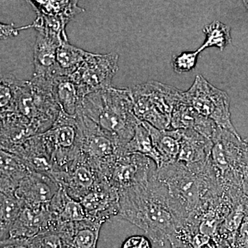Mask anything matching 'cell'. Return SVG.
<instances>
[{
    "mask_svg": "<svg viewBox=\"0 0 248 248\" xmlns=\"http://www.w3.org/2000/svg\"><path fill=\"white\" fill-rule=\"evenodd\" d=\"M234 248H248V208L235 241Z\"/></svg>",
    "mask_w": 248,
    "mask_h": 248,
    "instance_id": "obj_32",
    "label": "cell"
},
{
    "mask_svg": "<svg viewBox=\"0 0 248 248\" xmlns=\"http://www.w3.org/2000/svg\"><path fill=\"white\" fill-rule=\"evenodd\" d=\"M183 101L219 128L240 137L231 121L229 96L199 75L190 89L183 93ZM241 138V137H240Z\"/></svg>",
    "mask_w": 248,
    "mask_h": 248,
    "instance_id": "obj_8",
    "label": "cell"
},
{
    "mask_svg": "<svg viewBox=\"0 0 248 248\" xmlns=\"http://www.w3.org/2000/svg\"><path fill=\"white\" fill-rule=\"evenodd\" d=\"M118 62L117 53L101 55L91 53L71 78L86 97L91 93L112 87L111 82L119 70Z\"/></svg>",
    "mask_w": 248,
    "mask_h": 248,
    "instance_id": "obj_11",
    "label": "cell"
},
{
    "mask_svg": "<svg viewBox=\"0 0 248 248\" xmlns=\"http://www.w3.org/2000/svg\"><path fill=\"white\" fill-rule=\"evenodd\" d=\"M53 81L34 77L30 81L18 79L12 105L0 114L1 133L13 141H22L51 128L61 111Z\"/></svg>",
    "mask_w": 248,
    "mask_h": 248,
    "instance_id": "obj_2",
    "label": "cell"
},
{
    "mask_svg": "<svg viewBox=\"0 0 248 248\" xmlns=\"http://www.w3.org/2000/svg\"><path fill=\"white\" fill-rule=\"evenodd\" d=\"M141 123L151 135L155 149L162 159L163 167L177 161L180 151L179 130H160L146 122Z\"/></svg>",
    "mask_w": 248,
    "mask_h": 248,
    "instance_id": "obj_20",
    "label": "cell"
},
{
    "mask_svg": "<svg viewBox=\"0 0 248 248\" xmlns=\"http://www.w3.org/2000/svg\"><path fill=\"white\" fill-rule=\"evenodd\" d=\"M155 173L146 183L119 192V216L143 230L155 244L164 246L187 217Z\"/></svg>",
    "mask_w": 248,
    "mask_h": 248,
    "instance_id": "obj_1",
    "label": "cell"
},
{
    "mask_svg": "<svg viewBox=\"0 0 248 248\" xmlns=\"http://www.w3.org/2000/svg\"><path fill=\"white\" fill-rule=\"evenodd\" d=\"M48 204L41 205L23 204L21 213L13 225L7 239L31 240L58 224V222L49 210Z\"/></svg>",
    "mask_w": 248,
    "mask_h": 248,
    "instance_id": "obj_14",
    "label": "cell"
},
{
    "mask_svg": "<svg viewBox=\"0 0 248 248\" xmlns=\"http://www.w3.org/2000/svg\"><path fill=\"white\" fill-rule=\"evenodd\" d=\"M18 79L12 74L1 77L0 83V112L9 110L14 102Z\"/></svg>",
    "mask_w": 248,
    "mask_h": 248,
    "instance_id": "obj_29",
    "label": "cell"
},
{
    "mask_svg": "<svg viewBox=\"0 0 248 248\" xmlns=\"http://www.w3.org/2000/svg\"><path fill=\"white\" fill-rule=\"evenodd\" d=\"M53 91L62 112L70 116L78 115L85 97L71 76L55 78L53 81Z\"/></svg>",
    "mask_w": 248,
    "mask_h": 248,
    "instance_id": "obj_19",
    "label": "cell"
},
{
    "mask_svg": "<svg viewBox=\"0 0 248 248\" xmlns=\"http://www.w3.org/2000/svg\"><path fill=\"white\" fill-rule=\"evenodd\" d=\"M73 223H58L30 240V248H68Z\"/></svg>",
    "mask_w": 248,
    "mask_h": 248,
    "instance_id": "obj_23",
    "label": "cell"
},
{
    "mask_svg": "<svg viewBox=\"0 0 248 248\" xmlns=\"http://www.w3.org/2000/svg\"><path fill=\"white\" fill-rule=\"evenodd\" d=\"M154 161L141 154H122L102 174L119 192L144 184L154 174Z\"/></svg>",
    "mask_w": 248,
    "mask_h": 248,
    "instance_id": "obj_10",
    "label": "cell"
},
{
    "mask_svg": "<svg viewBox=\"0 0 248 248\" xmlns=\"http://www.w3.org/2000/svg\"><path fill=\"white\" fill-rule=\"evenodd\" d=\"M0 239L4 241L8 239L9 232L21 213L23 204L16 197H9L3 194H0Z\"/></svg>",
    "mask_w": 248,
    "mask_h": 248,
    "instance_id": "obj_27",
    "label": "cell"
},
{
    "mask_svg": "<svg viewBox=\"0 0 248 248\" xmlns=\"http://www.w3.org/2000/svg\"><path fill=\"white\" fill-rule=\"evenodd\" d=\"M0 248H30V240L7 239L1 241Z\"/></svg>",
    "mask_w": 248,
    "mask_h": 248,
    "instance_id": "obj_33",
    "label": "cell"
},
{
    "mask_svg": "<svg viewBox=\"0 0 248 248\" xmlns=\"http://www.w3.org/2000/svg\"><path fill=\"white\" fill-rule=\"evenodd\" d=\"M180 151L177 161L186 165L203 162L210 159L213 143L192 129L179 130Z\"/></svg>",
    "mask_w": 248,
    "mask_h": 248,
    "instance_id": "obj_18",
    "label": "cell"
},
{
    "mask_svg": "<svg viewBox=\"0 0 248 248\" xmlns=\"http://www.w3.org/2000/svg\"><path fill=\"white\" fill-rule=\"evenodd\" d=\"M200 52H183L177 55H174L172 59V66L178 74L187 73L192 71L197 65V59Z\"/></svg>",
    "mask_w": 248,
    "mask_h": 248,
    "instance_id": "obj_30",
    "label": "cell"
},
{
    "mask_svg": "<svg viewBox=\"0 0 248 248\" xmlns=\"http://www.w3.org/2000/svg\"><path fill=\"white\" fill-rule=\"evenodd\" d=\"M43 135L51 154L53 172L66 169L81 154L82 132L78 115L60 111L53 126Z\"/></svg>",
    "mask_w": 248,
    "mask_h": 248,
    "instance_id": "obj_7",
    "label": "cell"
},
{
    "mask_svg": "<svg viewBox=\"0 0 248 248\" xmlns=\"http://www.w3.org/2000/svg\"><path fill=\"white\" fill-rule=\"evenodd\" d=\"M35 9L36 14L59 16L73 19L77 15L84 12L77 1H28Z\"/></svg>",
    "mask_w": 248,
    "mask_h": 248,
    "instance_id": "obj_25",
    "label": "cell"
},
{
    "mask_svg": "<svg viewBox=\"0 0 248 248\" xmlns=\"http://www.w3.org/2000/svg\"><path fill=\"white\" fill-rule=\"evenodd\" d=\"M19 27H14V24H0V36L1 40H6L11 37H16L19 35Z\"/></svg>",
    "mask_w": 248,
    "mask_h": 248,
    "instance_id": "obj_34",
    "label": "cell"
},
{
    "mask_svg": "<svg viewBox=\"0 0 248 248\" xmlns=\"http://www.w3.org/2000/svg\"><path fill=\"white\" fill-rule=\"evenodd\" d=\"M86 219H89L87 213L81 202L73 200L66 194L58 216V223H76Z\"/></svg>",
    "mask_w": 248,
    "mask_h": 248,
    "instance_id": "obj_28",
    "label": "cell"
},
{
    "mask_svg": "<svg viewBox=\"0 0 248 248\" xmlns=\"http://www.w3.org/2000/svg\"><path fill=\"white\" fill-rule=\"evenodd\" d=\"M205 35V42L201 46L198 51H203L210 47H217L223 50L232 42L231 28L218 20H215L205 26L203 29Z\"/></svg>",
    "mask_w": 248,
    "mask_h": 248,
    "instance_id": "obj_26",
    "label": "cell"
},
{
    "mask_svg": "<svg viewBox=\"0 0 248 248\" xmlns=\"http://www.w3.org/2000/svg\"><path fill=\"white\" fill-rule=\"evenodd\" d=\"M103 224L102 222L93 219L73 223L68 248H97Z\"/></svg>",
    "mask_w": 248,
    "mask_h": 248,
    "instance_id": "obj_22",
    "label": "cell"
},
{
    "mask_svg": "<svg viewBox=\"0 0 248 248\" xmlns=\"http://www.w3.org/2000/svg\"><path fill=\"white\" fill-rule=\"evenodd\" d=\"M91 53L63 42L57 50V68L58 76H71L89 58Z\"/></svg>",
    "mask_w": 248,
    "mask_h": 248,
    "instance_id": "obj_21",
    "label": "cell"
},
{
    "mask_svg": "<svg viewBox=\"0 0 248 248\" xmlns=\"http://www.w3.org/2000/svg\"><path fill=\"white\" fill-rule=\"evenodd\" d=\"M78 115L82 132L80 155L103 174L120 155L126 154L125 146L99 128L81 110Z\"/></svg>",
    "mask_w": 248,
    "mask_h": 248,
    "instance_id": "obj_9",
    "label": "cell"
},
{
    "mask_svg": "<svg viewBox=\"0 0 248 248\" xmlns=\"http://www.w3.org/2000/svg\"><path fill=\"white\" fill-rule=\"evenodd\" d=\"M210 159L223 192L243 190L248 170V144L228 130L218 128L213 140Z\"/></svg>",
    "mask_w": 248,
    "mask_h": 248,
    "instance_id": "obj_5",
    "label": "cell"
},
{
    "mask_svg": "<svg viewBox=\"0 0 248 248\" xmlns=\"http://www.w3.org/2000/svg\"><path fill=\"white\" fill-rule=\"evenodd\" d=\"M122 248H152V246L149 238L147 236L134 235L124 241Z\"/></svg>",
    "mask_w": 248,
    "mask_h": 248,
    "instance_id": "obj_31",
    "label": "cell"
},
{
    "mask_svg": "<svg viewBox=\"0 0 248 248\" xmlns=\"http://www.w3.org/2000/svg\"><path fill=\"white\" fill-rule=\"evenodd\" d=\"M155 175L187 217L205 200L223 193L210 157L190 165L176 161L156 170Z\"/></svg>",
    "mask_w": 248,
    "mask_h": 248,
    "instance_id": "obj_3",
    "label": "cell"
},
{
    "mask_svg": "<svg viewBox=\"0 0 248 248\" xmlns=\"http://www.w3.org/2000/svg\"><path fill=\"white\" fill-rule=\"evenodd\" d=\"M63 43L58 38L38 32L34 46V78L52 81L58 77L57 50Z\"/></svg>",
    "mask_w": 248,
    "mask_h": 248,
    "instance_id": "obj_16",
    "label": "cell"
},
{
    "mask_svg": "<svg viewBox=\"0 0 248 248\" xmlns=\"http://www.w3.org/2000/svg\"><path fill=\"white\" fill-rule=\"evenodd\" d=\"M52 177L73 200L81 202L94 188L102 174L81 155L63 170Z\"/></svg>",
    "mask_w": 248,
    "mask_h": 248,
    "instance_id": "obj_12",
    "label": "cell"
},
{
    "mask_svg": "<svg viewBox=\"0 0 248 248\" xmlns=\"http://www.w3.org/2000/svg\"><path fill=\"white\" fill-rule=\"evenodd\" d=\"M80 110L124 146L141 122L135 115L128 88L110 87L91 93L83 99Z\"/></svg>",
    "mask_w": 248,
    "mask_h": 248,
    "instance_id": "obj_4",
    "label": "cell"
},
{
    "mask_svg": "<svg viewBox=\"0 0 248 248\" xmlns=\"http://www.w3.org/2000/svg\"><path fill=\"white\" fill-rule=\"evenodd\" d=\"M135 115L141 121L159 127L171 119L173 110L182 102L183 93L159 81H148L130 88Z\"/></svg>",
    "mask_w": 248,
    "mask_h": 248,
    "instance_id": "obj_6",
    "label": "cell"
},
{
    "mask_svg": "<svg viewBox=\"0 0 248 248\" xmlns=\"http://www.w3.org/2000/svg\"><path fill=\"white\" fill-rule=\"evenodd\" d=\"M60 189V186L51 175L32 171L19 184L15 196L24 205H46Z\"/></svg>",
    "mask_w": 248,
    "mask_h": 248,
    "instance_id": "obj_15",
    "label": "cell"
},
{
    "mask_svg": "<svg viewBox=\"0 0 248 248\" xmlns=\"http://www.w3.org/2000/svg\"><path fill=\"white\" fill-rule=\"evenodd\" d=\"M32 172L25 161L19 156L1 150L0 155V190L1 194L16 197V190L21 182Z\"/></svg>",
    "mask_w": 248,
    "mask_h": 248,
    "instance_id": "obj_17",
    "label": "cell"
},
{
    "mask_svg": "<svg viewBox=\"0 0 248 248\" xmlns=\"http://www.w3.org/2000/svg\"><path fill=\"white\" fill-rule=\"evenodd\" d=\"M244 141L245 142H246V143H248V138H246V139H245V140H244Z\"/></svg>",
    "mask_w": 248,
    "mask_h": 248,
    "instance_id": "obj_35",
    "label": "cell"
},
{
    "mask_svg": "<svg viewBox=\"0 0 248 248\" xmlns=\"http://www.w3.org/2000/svg\"><path fill=\"white\" fill-rule=\"evenodd\" d=\"M80 202L89 219L104 223L120 214V193L102 174L94 188Z\"/></svg>",
    "mask_w": 248,
    "mask_h": 248,
    "instance_id": "obj_13",
    "label": "cell"
},
{
    "mask_svg": "<svg viewBox=\"0 0 248 248\" xmlns=\"http://www.w3.org/2000/svg\"><path fill=\"white\" fill-rule=\"evenodd\" d=\"M126 154L138 153L151 158L156 165V169L163 167L162 159L155 149L151 135L141 122L139 124L132 140L125 146Z\"/></svg>",
    "mask_w": 248,
    "mask_h": 248,
    "instance_id": "obj_24",
    "label": "cell"
}]
</instances>
